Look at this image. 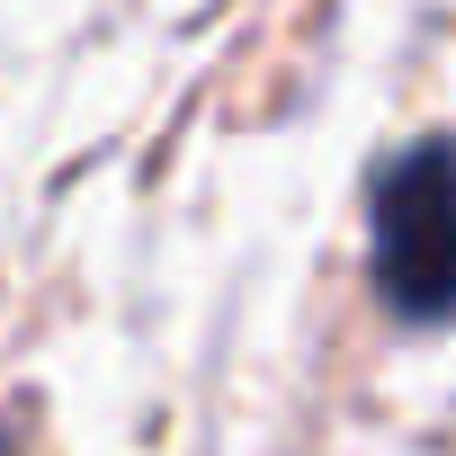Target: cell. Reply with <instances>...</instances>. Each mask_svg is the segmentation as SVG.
Returning a JSON list of instances; mask_svg holds the SVG:
<instances>
[{
  "instance_id": "cell-1",
  "label": "cell",
  "mask_w": 456,
  "mask_h": 456,
  "mask_svg": "<svg viewBox=\"0 0 456 456\" xmlns=\"http://www.w3.org/2000/svg\"><path fill=\"white\" fill-rule=\"evenodd\" d=\"M376 296L403 322H456V134L376 170Z\"/></svg>"
},
{
  "instance_id": "cell-2",
  "label": "cell",
  "mask_w": 456,
  "mask_h": 456,
  "mask_svg": "<svg viewBox=\"0 0 456 456\" xmlns=\"http://www.w3.org/2000/svg\"><path fill=\"white\" fill-rule=\"evenodd\" d=\"M0 456H19V429H10V420H0Z\"/></svg>"
}]
</instances>
